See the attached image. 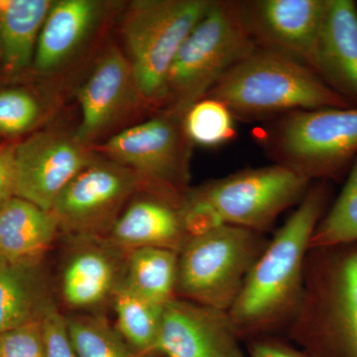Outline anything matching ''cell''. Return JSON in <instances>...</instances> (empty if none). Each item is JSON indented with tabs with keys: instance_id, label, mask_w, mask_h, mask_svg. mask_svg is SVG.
Masks as SVG:
<instances>
[{
	"instance_id": "6da1fadb",
	"label": "cell",
	"mask_w": 357,
	"mask_h": 357,
	"mask_svg": "<svg viewBox=\"0 0 357 357\" xmlns=\"http://www.w3.org/2000/svg\"><path fill=\"white\" fill-rule=\"evenodd\" d=\"M206 96L243 119L351 107L307 66L260 47L229 70Z\"/></svg>"
},
{
	"instance_id": "7a4b0ae2",
	"label": "cell",
	"mask_w": 357,
	"mask_h": 357,
	"mask_svg": "<svg viewBox=\"0 0 357 357\" xmlns=\"http://www.w3.org/2000/svg\"><path fill=\"white\" fill-rule=\"evenodd\" d=\"M326 197L323 188L307 192L256 260L229 311L237 331L273 323L297 300L305 255L323 215Z\"/></svg>"
},
{
	"instance_id": "3957f363",
	"label": "cell",
	"mask_w": 357,
	"mask_h": 357,
	"mask_svg": "<svg viewBox=\"0 0 357 357\" xmlns=\"http://www.w3.org/2000/svg\"><path fill=\"white\" fill-rule=\"evenodd\" d=\"M256 48L243 2L213 0L174 59L163 110L184 115Z\"/></svg>"
},
{
	"instance_id": "277c9868",
	"label": "cell",
	"mask_w": 357,
	"mask_h": 357,
	"mask_svg": "<svg viewBox=\"0 0 357 357\" xmlns=\"http://www.w3.org/2000/svg\"><path fill=\"white\" fill-rule=\"evenodd\" d=\"M213 0H134L122 14V50L150 112L163 110L167 77L178 49Z\"/></svg>"
},
{
	"instance_id": "5b68a950",
	"label": "cell",
	"mask_w": 357,
	"mask_h": 357,
	"mask_svg": "<svg viewBox=\"0 0 357 357\" xmlns=\"http://www.w3.org/2000/svg\"><path fill=\"white\" fill-rule=\"evenodd\" d=\"M261 253L257 232L243 227L220 225L190 237L178 256L176 293L229 312Z\"/></svg>"
},
{
	"instance_id": "8992f818",
	"label": "cell",
	"mask_w": 357,
	"mask_h": 357,
	"mask_svg": "<svg viewBox=\"0 0 357 357\" xmlns=\"http://www.w3.org/2000/svg\"><path fill=\"white\" fill-rule=\"evenodd\" d=\"M266 141L277 164L310 181L333 177L357 156V107L286 114Z\"/></svg>"
},
{
	"instance_id": "52a82bcc",
	"label": "cell",
	"mask_w": 357,
	"mask_h": 357,
	"mask_svg": "<svg viewBox=\"0 0 357 357\" xmlns=\"http://www.w3.org/2000/svg\"><path fill=\"white\" fill-rule=\"evenodd\" d=\"M309 178L275 164L211 181L188 194L206 206L220 225L261 231L304 198Z\"/></svg>"
},
{
	"instance_id": "ba28073f",
	"label": "cell",
	"mask_w": 357,
	"mask_h": 357,
	"mask_svg": "<svg viewBox=\"0 0 357 357\" xmlns=\"http://www.w3.org/2000/svg\"><path fill=\"white\" fill-rule=\"evenodd\" d=\"M192 148L184 115L160 110L91 149L134 171L149 187L180 192L190 178Z\"/></svg>"
},
{
	"instance_id": "9c48e42d",
	"label": "cell",
	"mask_w": 357,
	"mask_h": 357,
	"mask_svg": "<svg viewBox=\"0 0 357 357\" xmlns=\"http://www.w3.org/2000/svg\"><path fill=\"white\" fill-rule=\"evenodd\" d=\"M81 121L77 137L95 147L128 128L135 115L147 109L121 46L107 44L96 56L88 76L77 86Z\"/></svg>"
},
{
	"instance_id": "30bf717a",
	"label": "cell",
	"mask_w": 357,
	"mask_h": 357,
	"mask_svg": "<svg viewBox=\"0 0 357 357\" xmlns=\"http://www.w3.org/2000/svg\"><path fill=\"white\" fill-rule=\"evenodd\" d=\"M146 185L134 171L98 154L59 195L52 213L60 229L93 236L109 230L126 204Z\"/></svg>"
},
{
	"instance_id": "8fae6325",
	"label": "cell",
	"mask_w": 357,
	"mask_h": 357,
	"mask_svg": "<svg viewBox=\"0 0 357 357\" xmlns=\"http://www.w3.org/2000/svg\"><path fill=\"white\" fill-rule=\"evenodd\" d=\"M96 156L76 130L34 131L16 143V197L52 211L59 195Z\"/></svg>"
},
{
	"instance_id": "7c38bea8",
	"label": "cell",
	"mask_w": 357,
	"mask_h": 357,
	"mask_svg": "<svg viewBox=\"0 0 357 357\" xmlns=\"http://www.w3.org/2000/svg\"><path fill=\"white\" fill-rule=\"evenodd\" d=\"M121 6L103 0H53L45 20L32 70L59 83L86 56Z\"/></svg>"
},
{
	"instance_id": "4fadbf2b",
	"label": "cell",
	"mask_w": 357,
	"mask_h": 357,
	"mask_svg": "<svg viewBox=\"0 0 357 357\" xmlns=\"http://www.w3.org/2000/svg\"><path fill=\"white\" fill-rule=\"evenodd\" d=\"M243 6L257 47L288 56L317 74L328 0H255Z\"/></svg>"
},
{
	"instance_id": "5bb4252c",
	"label": "cell",
	"mask_w": 357,
	"mask_h": 357,
	"mask_svg": "<svg viewBox=\"0 0 357 357\" xmlns=\"http://www.w3.org/2000/svg\"><path fill=\"white\" fill-rule=\"evenodd\" d=\"M229 312L185 299L164 306L156 351L167 357H250Z\"/></svg>"
},
{
	"instance_id": "9a60e30c",
	"label": "cell",
	"mask_w": 357,
	"mask_h": 357,
	"mask_svg": "<svg viewBox=\"0 0 357 357\" xmlns=\"http://www.w3.org/2000/svg\"><path fill=\"white\" fill-rule=\"evenodd\" d=\"M321 284V357H357V244L335 248Z\"/></svg>"
},
{
	"instance_id": "2e32d148",
	"label": "cell",
	"mask_w": 357,
	"mask_h": 357,
	"mask_svg": "<svg viewBox=\"0 0 357 357\" xmlns=\"http://www.w3.org/2000/svg\"><path fill=\"white\" fill-rule=\"evenodd\" d=\"M147 191L132 199L110 227V241L130 251L160 248L178 252L187 241L181 215L184 197L157 188L147 187Z\"/></svg>"
},
{
	"instance_id": "e0dca14e",
	"label": "cell",
	"mask_w": 357,
	"mask_h": 357,
	"mask_svg": "<svg viewBox=\"0 0 357 357\" xmlns=\"http://www.w3.org/2000/svg\"><path fill=\"white\" fill-rule=\"evenodd\" d=\"M317 74L349 102L357 103V6L351 0H328Z\"/></svg>"
},
{
	"instance_id": "ac0fdd59",
	"label": "cell",
	"mask_w": 357,
	"mask_h": 357,
	"mask_svg": "<svg viewBox=\"0 0 357 357\" xmlns=\"http://www.w3.org/2000/svg\"><path fill=\"white\" fill-rule=\"evenodd\" d=\"M53 305L41 262H13L0 256V335L41 321Z\"/></svg>"
},
{
	"instance_id": "d6986e66",
	"label": "cell",
	"mask_w": 357,
	"mask_h": 357,
	"mask_svg": "<svg viewBox=\"0 0 357 357\" xmlns=\"http://www.w3.org/2000/svg\"><path fill=\"white\" fill-rule=\"evenodd\" d=\"M59 229L52 211L14 197L0 208V256L13 262H41Z\"/></svg>"
},
{
	"instance_id": "ffe728a7",
	"label": "cell",
	"mask_w": 357,
	"mask_h": 357,
	"mask_svg": "<svg viewBox=\"0 0 357 357\" xmlns=\"http://www.w3.org/2000/svg\"><path fill=\"white\" fill-rule=\"evenodd\" d=\"M53 0H0V59L6 72L31 69Z\"/></svg>"
},
{
	"instance_id": "44dd1931",
	"label": "cell",
	"mask_w": 357,
	"mask_h": 357,
	"mask_svg": "<svg viewBox=\"0 0 357 357\" xmlns=\"http://www.w3.org/2000/svg\"><path fill=\"white\" fill-rule=\"evenodd\" d=\"M117 283L116 266L110 255L102 249L84 248L66 264L62 293L69 306L84 309L112 296Z\"/></svg>"
},
{
	"instance_id": "7402d4cb",
	"label": "cell",
	"mask_w": 357,
	"mask_h": 357,
	"mask_svg": "<svg viewBox=\"0 0 357 357\" xmlns=\"http://www.w3.org/2000/svg\"><path fill=\"white\" fill-rule=\"evenodd\" d=\"M178 260V252L172 249H134L129 255L123 283L145 299L165 306L175 299Z\"/></svg>"
},
{
	"instance_id": "603a6c76",
	"label": "cell",
	"mask_w": 357,
	"mask_h": 357,
	"mask_svg": "<svg viewBox=\"0 0 357 357\" xmlns=\"http://www.w3.org/2000/svg\"><path fill=\"white\" fill-rule=\"evenodd\" d=\"M117 317V332L134 349L149 356L156 351L164 306L133 292L123 282L117 283L112 295Z\"/></svg>"
},
{
	"instance_id": "cb8c5ba5",
	"label": "cell",
	"mask_w": 357,
	"mask_h": 357,
	"mask_svg": "<svg viewBox=\"0 0 357 357\" xmlns=\"http://www.w3.org/2000/svg\"><path fill=\"white\" fill-rule=\"evenodd\" d=\"M357 244V156L337 201L319 220L310 248L330 249Z\"/></svg>"
},
{
	"instance_id": "d4e9b609",
	"label": "cell",
	"mask_w": 357,
	"mask_h": 357,
	"mask_svg": "<svg viewBox=\"0 0 357 357\" xmlns=\"http://www.w3.org/2000/svg\"><path fill=\"white\" fill-rule=\"evenodd\" d=\"M68 333L79 357H131L126 342L107 323L98 316L66 317Z\"/></svg>"
},
{
	"instance_id": "484cf974",
	"label": "cell",
	"mask_w": 357,
	"mask_h": 357,
	"mask_svg": "<svg viewBox=\"0 0 357 357\" xmlns=\"http://www.w3.org/2000/svg\"><path fill=\"white\" fill-rule=\"evenodd\" d=\"M184 126L194 146H220L236 135L234 116L229 107L208 96L187 110L184 114Z\"/></svg>"
},
{
	"instance_id": "4316f807",
	"label": "cell",
	"mask_w": 357,
	"mask_h": 357,
	"mask_svg": "<svg viewBox=\"0 0 357 357\" xmlns=\"http://www.w3.org/2000/svg\"><path fill=\"white\" fill-rule=\"evenodd\" d=\"M49 107V103L30 89H0V136L18 137L31 132L52 109L56 110Z\"/></svg>"
},
{
	"instance_id": "83f0119b",
	"label": "cell",
	"mask_w": 357,
	"mask_h": 357,
	"mask_svg": "<svg viewBox=\"0 0 357 357\" xmlns=\"http://www.w3.org/2000/svg\"><path fill=\"white\" fill-rule=\"evenodd\" d=\"M42 321L0 335L2 357L45 356Z\"/></svg>"
},
{
	"instance_id": "f1b7e54d",
	"label": "cell",
	"mask_w": 357,
	"mask_h": 357,
	"mask_svg": "<svg viewBox=\"0 0 357 357\" xmlns=\"http://www.w3.org/2000/svg\"><path fill=\"white\" fill-rule=\"evenodd\" d=\"M41 324L45 356L79 357L70 340L66 317L55 305L47 311Z\"/></svg>"
},
{
	"instance_id": "f546056e",
	"label": "cell",
	"mask_w": 357,
	"mask_h": 357,
	"mask_svg": "<svg viewBox=\"0 0 357 357\" xmlns=\"http://www.w3.org/2000/svg\"><path fill=\"white\" fill-rule=\"evenodd\" d=\"M16 143L0 144V208L16 197Z\"/></svg>"
},
{
	"instance_id": "4dcf8cb0",
	"label": "cell",
	"mask_w": 357,
	"mask_h": 357,
	"mask_svg": "<svg viewBox=\"0 0 357 357\" xmlns=\"http://www.w3.org/2000/svg\"><path fill=\"white\" fill-rule=\"evenodd\" d=\"M250 357H301L293 351L278 345L262 344L256 345Z\"/></svg>"
},
{
	"instance_id": "1f68e13d",
	"label": "cell",
	"mask_w": 357,
	"mask_h": 357,
	"mask_svg": "<svg viewBox=\"0 0 357 357\" xmlns=\"http://www.w3.org/2000/svg\"><path fill=\"white\" fill-rule=\"evenodd\" d=\"M131 357H150V356H141V354H134V352H132V356H131Z\"/></svg>"
},
{
	"instance_id": "d6a6232c",
	"label": "cell",
	"mask_w": 357,
	"mask_h": 357,
	"mask_svg": "<svg viewBox=\"0 0 357 357\" xmlns=\"http://www.w3.org/2000/svg\"><path fill=\"white\" fill-rule=\"evenodd\" d=\"M0 357H2L1 356V344H0Z\"/></svg>"
}]
</instances>
